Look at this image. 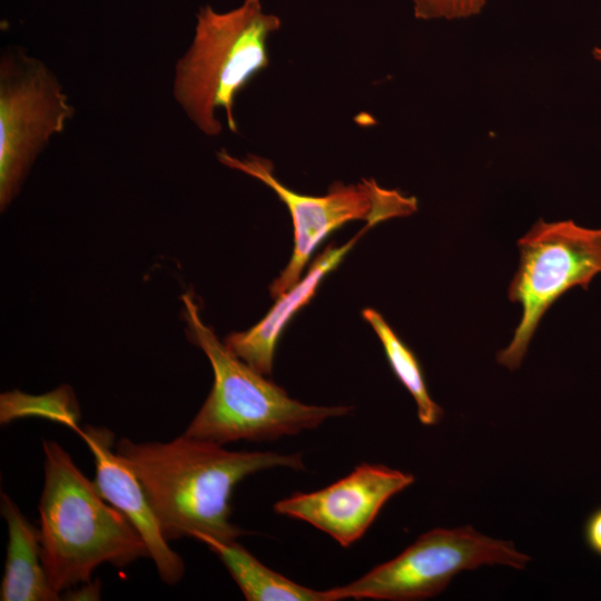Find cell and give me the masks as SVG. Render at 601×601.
<instances>
[{
    "mask_svg": "<svg viewBox=\"0 0 601 601\" xmlns=\"http://www.w3.org/2000/svg\"><path fill=\"white\" fill-rule=\"evenodd\" d=\"M181 300L187 335L203 349L214 373L207 398L183 434L220 445L269 441L316 428L352 411L351 406L309 405L289 397L217 338L200 318L191 293H185Z\"/></svg>",
    "mask_w": 601,
    "mask_h": 601,
    "instance_id": "obj_3",
    "label": "cell"
},
{
    "mask_svg": "<svg viewBox=\"0 0 601 601\" xmlns=\"http://www.w3.org/2000/svg\"><path fill=\"white\" fill-rule=\"evenodd\" d=\"M280 26L260 0H244L224 12L209 4L199 8L191 43L175 66L173 96L203 134L221 132L217 109L225 111L229 130L238 132L236 97L268 67L267 41Z\"/></svg>",
    "mask_w": 601,
    "mask_h": 601,
    "instance_id": "obj_4",
    "label": "cell"
},
{
    "mask_svg": "<svg viewBox=\"0 0 601 601\" xmlns=\"http://www.w3.org/2000/svg\"><path fill=\"white\" fill-rule=\"evenodd\" d=\"M0 511L8 526L1 601L60 600L50 585L41 556L39 529L22 514L16 502L1 492Z\"/></svg>",
    "mask_w": 601,
    "mask_h": 601,
    "instance_id": "obj_12",
    "label": "cell"
},
{
    "mask_svg": "<svg viewBox=\"0 0 601 601\" xmlns=\"http://www.w3.org/2000/svg\"><path fill=\"white\" fill-rule=\"evenodd\" d=\"M30 416L50 420L77 431L80 408L75 393L68 385H62L43 395H29L19 391L1 394V424Z\"/></svg>",
    "mask_w": 601,
    "mask_h": 601,
    "instance_id": "obj_15",
    "label": "cell"
},
{
    "mask_svg": "<svg viewBox=\"0 0 601 601\" xmlns=\"http://www.w3.org/2000/svg\"><path fill=\"white\" fill-rule=\"evenodd\" d=\"M362 316L381 341L393 373L414 398L418 421L426 426L439 424L444 412L428 393L423 370L415 353L398 337L377 311L364 308Z\"/></svg>",
    "mask_w": 601,
    "mask_h": 601,
    "instance_id": "obj_14",
    "label": "cell"
},
{
    "mask_svg": "<svg viewBox=\"0 0 601 601\" xmlns=\"http://www.w3.org/2000/svg\"><path fill=\"white\" fill-rule=\"evenodd\" d=\"M218 160L233 169L252 176L272 190L287 207L294 227V249L287 266L269 286L270 296L279 297L299 282L304 267L321 242L332 231L352 220L373 224L405 217L417 210V199L396 189L381 187L375 179L363 178L356 184L333 183L323 196L298 194L274 175L270 160L247 155L237 158L225 149Z\"/></svg>",
    "mask_w": 601,
    "mask_h": 601,
    "instance_id": "obj_7",
    "label": "cell"
},
{
    "mask_svg": "<svg viewBox=\"0 0 601 601\" xmlns=\"http://www.w3.org/2000/svg\"><path fill=\"white\" fill-rule=\"evenodd\" d=\"M374 225L365 224L342 246L329 244L311 265L304 278L277 297L269 312L256 325L244 332L227 335L224 344L237 357L258 373L269 376L273 371L277 341L290 318L315 295L322 279L343 260L356 242Z\"/></svg>",
    "mask_w": 601,
    "mask_h": 601,
    "instance_id": "obj_11",
    "label": "cell"
},
{
    "mask_svg": "<svg viewBox=\"0 0 601 601\" xmlns=\"http://www.w3.org/2000/svg\"><path fill=\"white\" fill-rule=\"evenodd\" d=\"M530 561L511 541L484 535L470 525L437 528L418 536L396 558L328 591L332 601L423 600L440 594L460 572L494 564L522 570Z\"/></svg>",
    "mask_w": 601,
    "mask_h": 601,
    "instance_id": "obj_6",
    "label": "cell"
},
{
    "mask_svg": "<svg viewBox=\"0 0 601 601\" xmlns=\"http://www.w3.org/2000/svg\"><path fill=\"white\" fill-rule=\"evenodd\" d=\"M65 592V599L68 600H98L100 597V585L98 581H88L81 588H71Z\"/></svg>",
    "mask_w": 601,
    "mask_h": 601,
    "instance_id": "obj_18",
    "label": "cell"
},
{
    "mask_svg": "<svg viewBox=\"0 0 601 601\" xmlns=\"http://www.w3.org/2000/svg\"><path fill=\"white\" fill-rule=\"evenodd\" d=\"M45 483L39 502L42 563L60 595L90 581L100 564L121 568L149 556L126 516L98 491L57 442L43 440Z\"/></svg>",
    "mask_w": 601,
    "mask_h": 601,
    "instance_id": "obj_2",
    "label": "cell"
},
{
    "mask_svg": "<svg viewBox=\"0 0 601 601\" xmlns=\"http://www.w3.org/2000/svg\"><path fill=\"white\" fill-rule=\"evenodd\" d=\"M115 449L140 480L165 538L234 541L231 493L246 476L273 467L303 470L300 454L228 451L185 434L169 442L120 439Z\"/></svg>",
    "mask_w": 601,
    "mask_h": 601,
    "instance_id": "obj_1",
    "label": "cell"
},
{
    "mask_svg": "<svg viewBox=\"0 0 601 601\" xmlns=\"http://www.w3.org/2000/svg\"><path fill=\"white\" fill-rule=\"evenodd\" d=\"M485 0H413L418 19H457L477 14Z\"/></svg>",
    "mask_w": 601,
    "mask_h": 601,
    "instance_id": "obj_16",
    "label": "cell"
},
{
    "mask_svg": "<svg viewBox=\"0 0 601 601\" xmlns=\"http://www.w3.org/2000/svg\"><path fill=\"white\" fill-rule=\"evenodd\" d=\"M583 538L588 548L601 556V506L593 510L585 520Z\"/></svg>",
    "mask_w": 601,
    "mask_h": 601,
    "instance_id": "obj_17",
    "label": "cell"
},
{
    "mask_svg": "<svg viewBox=\"0 0 601 601\" xmlns=\"http://www.w3.org/2000/svg\"><path fill=\"white\" fill-rule=\"evenodd\" d=\"M414 481L411 473L362 463L324 489L279 500L274 511L305 521L347 548L364 535L384 504Z\"/></svg>",
    "mask_w": 601,
    "mask_h": 601,
    "instance_id": "obj_9",
    "label": "cell"
},
{
    "mask_svg": "<svg viewBox=\"0 0 601 601\" xmlns=\"http://www.w3.org/2000/svg\"><path fill=\"white\" fill-rule=\"evenodd\" d=\"M248 601H332L329 591L300 585L267 568L246 548L234 541L206 539Z\"/></svg>",
    "mask_w": 601,
    "mask_h": 601,
    "instance_id": "obj_13",
    "label": "cell"
},
{
    "mask_svg": "<svg viewBox=\"0 0 601 601\" xmlns=\"http://www.w3.org/2000/svg\"><path fill=\"white\" fill-rule=\"evenodd\" d=\"M516 245L520 262L508 297L522 306V316L511 342L496 355L511 371L521 366L546 311L571 288L588 289L601 274V228L539 219Z\"/></svg>",
    "mask_w": 601,
    "mask_h": 601,
    "instance_id": "obj_5",
    "label": "cell"
},
{
    "mask_svg": "<svg viewBox=\"0 0 601 601\" xmlns=\"http://www.w3.org/2000/svg\"><path fill=\"white\" fill-rule=\"evenodd\" d=\"M76 432L92 454L93 482L102 497L118 509L139 533L160 579L170 585L178 583L185 573L184 560L169 546L137 474L116 449L114 451V433L101 426H86Z\"/></svg>",
    "mask_w": 601,
    "mask_h": 601,
    "instance_id": "obj_10",
    "label": "cell"
},
{
    "mask_svg": "<svg viewBox=\"0 0 601 601\" xmlns=\"http://www.w3.org/2000/svg\"><path fill=\"white\" fill-rule=\"evenodd\" d=\"M593 56L597 60L601 61V48H594Z\"/></svg>",
    "mask_w": 601,
    "mask_h": 601,
    "instance_id": "obj_19",
    "label": "cell"
},
{
    "mask_svg": "<svg viewBox=\"0 0 601 601\" xmlns=\"http://www.w3.org/2000/svg\"><path fill=\"white\" fill-rule=\"evenodd\" d=\"M58 77L24 48L0 57V209L16 198L37 156L75 116Z\"/></svg>",
    "mask_w": 601,
    "mask_h": 601,
    "instance_id": "obj_8",
    "label": "cell"
}]
</instances>
